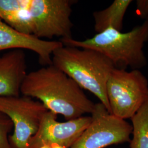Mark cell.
Instances as JSON below:
<instances>
[{
  "label": "cell",
  "instance_id": "cell-4",
  "mask_svg": "<svg viewBox=\"0 0 148 148\" xmlns=\"http://www.w3.org/2000/svg\"><path fill=\"white\" fill-rule=\"evenodd\" d=\"M106 94L113 115L131 119L148 99V81L139 70L114 69L107 81Z\"/></svg>",
  "mask_w": 148,
  "mask_h": 148
},
{
  "label": "cell",
  "instance_id": "cell-3",
  "mask_svg": "<svg viewBox=\"0 0 148 148\" xmlns=\"http://www.w3.org/2000/svg\"><path fill=\"white\" fill-rule=\"evenodd\" d=\"M52 60L54 66L68 75L82 89L96 96L111 114L106 86L115 68L109 59L93 49L63 45L53 52Z\"/></svg>",
  "mask_w": 148,
  "mask_h": 148
},
{
  "label": "cell",
  "instance_id": "cell-14",
  "mask_svg": "<svg viewBox=\"0 0 148 148\" xmlns=\"http://www.w3.org/2000/svg\"><path fill=\"white\" fill-rule=\"evenodd\" d=\"M136 13L138 16L144 20L148 18V0L136 1Z\"/></svg>",
  "mask_w": 148,
  "mask_h": 148
},
{
  "label": "cell",
  "instance_id": "cell-8",
  "mask_svg": "<svg viewBox=\"0 0 148 148\" xmlns=\"http://www.w3.org/2000/svg\"><path fill=\"white\" fill-rule=\"evenodd\" d=\"M57 114L46 111L41 120L36 133L29 141V148H40L45 145L57 144L70 148L90 125L91 116H82L60 122Z\"/></svg>",
  "mask_w": 148,
  "mask_h": 148
},
{
  "label": "cell",
  "instance_id": "cell-6",
  "mask_svg": "<svg viewBox=\"0 0 148 148\" xmlns=\"http://www.w3.org/2000/svg\"><path fill=\"white\" fill-rule=\"evenodd\" d=\"M47 108L40 101L23 95L0 96V112L13 123L10 141L13 148H29V141L36 133Z\"/></svg>",
  "mask_w": 148,
  "mask_h": 148
},
{
  "label": "cell",
  "instance_id": "cell-11",
  "mask_svg": "<svg viewBox=\"0 0 148 148\" xmlns=\"http://www.w3.org/2000/svg\"><path fill=\"white\" fill-rule=\"evenodd\" d=\"M132 0H115L111 5L101 11L93 13L95 21V30L99 33L112 27L121 32L125 15Z\"/></svg>",
  "mask_w": 148,
  "mask_h": 148
},
{
  "label": "cell",
  "instance_id": "cell-15",
  "mask_svg": "<svg viewBox=\"0 0 148 148\" xmlns=\"http://www.w3.org/2000/svg\"><path fill=\"white\" fill-rule=\"evenodd\" d=\"M51 146V148H65L57 144H53Z\"/></svg>",
  "mask_w": 148,
  "mask_h": 148
},
{
  "label": "cell",
  "instance_id": "cell-7",
  "mask_svg": "<svg viewBox=\"0 0 148 148\" xmlns=\"http://www.w3.org/2000/svg\"><path fill=\"white\" fill-rule=\"evenodd\" d=\"M92 121L70 148H105L130 142L132 126L110 114L101 102L95 104Z\"/></svg>",
  "mask_w": 148,
  "mask_h": 148
},
{
  "label": "cell",
  "instance_id": "cell-5",
  "mask_svg": "<svg viewBox=\"0 0 148 148\" xmlns=\"http://www.w3.org/2000/svg\"><path fill=\"white\" fill-rule=\"evenodd\" d=\"M74 0H27L28 11L38 38L71 37L70 17Z\"/></svg>",
  "mask_w": 148,
  "mask_h": 148
},
{
  "label": "cell",
  "instance_id": "cell-2",
  "mask_svg": "<svg viewBox=\"0 0 148 148\" xmlns=\"http://www.w3.org/2000/svg\"><path fill=\"white\" fill-rule=\"evenodd\" d=\"M64 46L90 49L103 54L114 64L115 68L139 70L148 63L144 52L148 41V18L132 30L122 32L109 27L84 41L71 38H61Z\"/></svg>",
  "mask_w": 148,
  "mask_h": 148
},
{
  "label": "cell",
  "instance_id": "cell-9",
  "mask_svg": "<svg viewBox=\"0 0 148 148\" xmlns=\"http://www.w3.org/2000/svg\"><path fill=\"white\" fill-rule=\"evenodd\" d=\"M63 45L60 41H46L22 34L0 19V52L5 50L28 49L36 53L43 65L52 64V54Z\"/></svg>",
  "mask_w": 148,
  "mask_h": 148
},
{
  "label": "cell",
  "instance_id": "cell-12",
  "mask_svg": "<svg viewBox=\"0 0 148 148\" xmlns=\"http://www.w3.org/2000/svg\"><path fill=\"white\" fill-rule=\"evenodd\" d=\"M131 120L133 137L130 148H148V99Z\"/></svg>",
  "mask_w": 148,
  "mask_h": 148
},
{
  "label": "cell",
  "instance_id": "cell-1",
  "mask_svg": "<svg viewBox=\"0 0 148 148\" xmlns=\"http://www.w3.org/2000/svg\"><path fill=\"white\" fill-rule=\"evenodd\" d=\"M21 93L36 98L68 121L92 114L95 104L73 79L53 64L27 74Z\"/></svg>",
  "mask_w": 148,
  "mask_h": 148
},
{
  "label": "cell",
  "instance_id": "cell-16",
  "mask_svg": "<svg viewBox=\"0 0 148 148\" xmlns=\"http://www.w3.org/2000/svg\"><path fill=\"white\" fill-rule=\"evenodd\" d=\"M40 148H51V146L49 145H43V146L40 147Z\"/></svg>",
  "mask_w": 148,
  "mask_h": 148
},
{
  "label": "cell",
  "instance_id": "cell-10",
  "mask_svg": "<svg viewBox=\"0 0 148 148\" xmlns=\"http://www.w3.org/2000/svg\"><path fill=\"white\" fill-rule=\"evenodd\" d=\"M27 58L23 49L0 56V96H19L27 75Z\"/></svg>",
  "mask_w": 148,
  "mask_h": 148
},
{
  "label": "cell",
  "instance_id": "cell-13",
  "mask_svg": "<svg viewBox=\"0 0 148 148\" xmlns=\"http://www.w3.org/2000/svg\"><path fill=\"white\" fill-rule=\"evenodd\" d=\"M13 128L11 119L0 112V148H13L10 141V134Z\"/></svg>",
  "mask_w": 148,
  "mask_h": 148
}]
</instances>
